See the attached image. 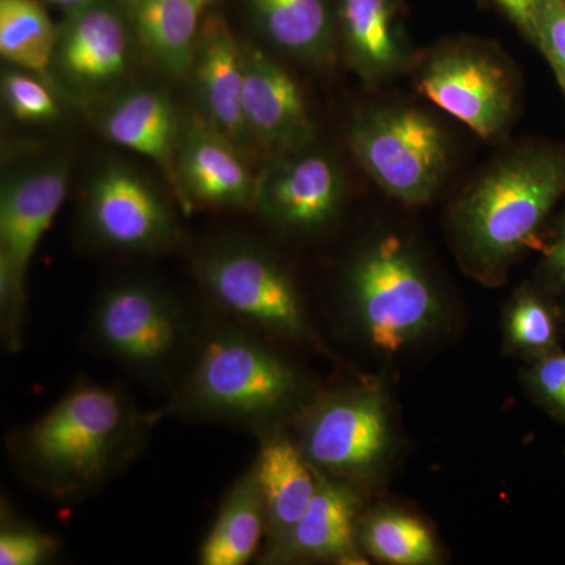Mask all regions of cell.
I'll return each mask as SVG.
<instances>
[{
    "label": "cell",
    "instance_id": "1",
    "mask_svg": "<svg viewBox=\"0 0 565 565\" xmlns=\"http://www.w3.org/2000/svg\"><path fill=\"white\" fill-rule=\"evenodd\" d=\"M565 193V154L531 148L508 156L457 200L452 228L465 264L498 281L537 239Z\"/></svg>",
    "mask_w": 565,
    "mask_h": 565
},
{
    "label": "cell",
    "instance_id": "2",
    "mask_svg": "<svg viewBox=\"0 0 565 565\" xmlns=\"http://www.w3.org/2000/svg\"><path fill=\"white\" fill-rule=\"evenodd\" d=\"M143 437V422L117 390L77 385L25 433L21 459L33 481L57 497L95 489Z\"/></svg>",
    "mask_w": 565,
    "mask_h": 565
},
{
    "label": "cell",
    "instance_id": "3",
    "mask_svg": "<svg viewBox=\"0 0 565 565\" xmlns=\"http://www.w3.org/2000/svg\"><path fill=\"white\" fill-rule=\"evenodd\" d=\"M299 374L256 338L221 329L204 341L177 408L193 418L263 426L299 401Z\"/></svg>",
    "mask_w": 565,
    "mask_h": 565
},
{
    "label": "cell",
    "instance_id": "4",
    "mask_svg": "<svg viewBox=\"0 0 565 565\" xmlns=\"http://www.w3.org/2000/svg\"><path fill=\"white\" fill-rule=\"evenodd\" d=\"M353 316L366 340L397 353L433 330L440 297L411 247L385 236L360 253L348 281Z\"/></svg>",
    "mask_w": 565,
    "mask_h": 565
},
{
    "label": "cell",
    "instance_id": "5",
    "mask_svg": "<svg viewBox=\"0 0 565 565\" xmlns=\"http://www.w3.org/2000/svg\"><path fill=\"white\" fill-rule=\"evenodd\" d=\"M349 147L382 191L407 204L429 202L448 169L444 129L412 107H381L359 115L349 129Z\"/></svg>",
    "mask_w": 565,
    "mask_h": 565
},
{
    "label": "cell",
    "instance_id": "6",
    "mask_svg": "<svg viewBox=\"0 0 565 565\" xmlns=\"http://www.w3.org/2000/svg\"><path fill=\"white\" fill-rule=\"evenodd\" d=\"M199 275L211 299L241 321L278 337L313 340L291 275L262 248L223 244L204 255Z\"/></svg>",
    "mask_w": 565,
    "mask_h": 565
},
{
    "label": "cell",
    "instance_id": "7",
    "mask_svg": "<svg viewBox=\"0 0 565 565\" xmlns=\"http://www.w3.org/2000/svg\"><path fill=\"white\" fill-rule=\"evenodd\" d=\"M70 167L41 163L3 184L0 196V307L7 332L21 330L25 274L44 234L61 211Z\"/></svg>",
    "mask_w": 565,
    "mask_h": 565
},
{
    "label": "cell",
    "instance_id": "8",
    "mask_svg": "<svg viewBox=\"0 0 565 565\" xmlns=\"http://www.w3.org/2000/svg\"><path fill=\"white\" fill-rule=\"evenodd\" d=\"M92 323L103 351L136 370H161L188 344V323L180 308L151 282L111 286L96 305Z\"/></svg>",
    "mask_w": 565,
    "mask_h": 565
},
{
    "label": "cell",
    "instance_id": "9",
    "mask_svg": "<svg viewBox=\"0 0 565 565\" xmlns=\"http://www.w3.org/2000/svg\"><path fill=\"white\" fill-rule=\"evenodd\" d=\"M424 98L486 140L497 139L514 115V81L497 55L470 44L435 52L418 77Z\"/></svg>",
    "mask_w": 565,
    "mask_h": 565
},
{
    "label": "cell",
    "instance_id": "10",
    "mask_svg": "<svg viewBox=\"0 0 565 565\" xmlns=\"http://www.w3.org/2000/svg\"><path fill=\"white\" fill-rule=\"evenodd\" d=\"M388 446V411L374 390H353L322 401L305 418L300 435V449L316 470L343 478L374 471Z\"/></svg>",
    "mask_w": 565,
    "mask_h": 565
},
{
    "label": "cell",
    "instance_id": "11",
    "mask_svg": "<svg viewBox=\"0 0 565 565\" xmlns=\"http://www.w3.org/2000/svg\"><path fill=\"white\" fill-rule=\"evenodd\" d=\"M85 223L96 243L111 250L156 253L172 247L177 218L151 182L122 166L93 178L85 196Z\"/></svg>",
    "mask_w": 565,
    "mask_h": 565
},
{
    "label": "cell",
    "instance_id": "12",
    "mask_svg": "<svg viewBox=\"0 0 565 565\" xmlns=\"http://www.w3.org/2000/svg\"><path fill=\"white\" fill-rule=\"evenodd\" d=\"M343 192L337 162L305 148L274 158L256 174L255 207L285 228L315 230L332 221Z\"/></svg>",
    "mask_w": 565,
    "mask_h": 565
},
{
    "label": "cell",
    "instance_id": "13",
    "mask_svg": "<svg viewBox=\"0 0 565 565\" xmlns=\"http://www.w3.org/2000/svg\"><path fill=\"white\" fill-rule=\"evenodd\" d=\"M244 117L256 151L270 158L305 150L313 118L291 74L250 43H243Z\"/></svg>",
    "mask_w": 565,
    "mask_h": 565
},
{
    "label": "cell",
    "instance_id": "14",
    "mask_svg": "<svg viewBox=\"0 0 565 565\" xmlns=\"http://www.w3.org/2000/svg\"><path fill=\"white\" fill-rule=\"evenodd\" d=\"M245 152L195 114L182 126L177 174L188 210L195 204L252 210L256 177Z\"/></svg>",
    "mask_w": 565,
    "mask_h": 565
},
{
    "label": "cell",
    "instance_id": "15",
    "mask_svg": "<svg viewBox=\"0 0 565 565\" xmlns=\"http://www.w3.org/2000/svg\"><path fill=\"white\" fill-rule=\"evenodd\" d=\"M191 76L199 114L245 154L256 151L244 117L243 41L222 14L203 18Z\"/></svg>",
    "mask_w": 565,
    "mask_h": 565
},
{
    "label": "cell",
    "instance_id": "16",
    "mask_svg": "<svg viewBox=\"0 0 565 565\" xmlns=\"http://www.w3.org/2000/svg\"><path fill=\"white\" fill-rule=\"evenodd\" d=\"M126 22L114 7L90 0L76 7L58 32L52 66L82 90H99L128 71Z\"/></svg>",
    "mask_w": 565,
    "mask_h": 565
},
{
    "label": "cell",
    "instance_id": "17",
    "mask_svg": "<svg viewBox=\"0 0 565 565\" xmlns=\"http://www.w3.org/2000/svg\"><path fill=\"white\" fill-rule=\"evenodd\" d=\"M107 140L145 156L159 167L182 210L189 212L177 174L182 125L166 93L140 88L120 96L102 118Z\"/></svg>",
    "mask_w": 565,
    "mask_h": 565
},
{
    "label": "cell",
    "instance_id": "18",
    "mask_svg": "<svg viewBox=\"0 0 565 565\" xmlns=\"http://www.w3.org/2000/svg\"><path fill=\"white\" fill-rule=\"evenodd\" d=\"M359 500L351 487L319 473L318 490L302 519L281 539L269 544L267 563L334 559L352 563Z\"/></svg>",
    "mask_w": 565,
    "mask_h": 565
},
{
    "label": "cell",
    "instance_id": "19",
    "mask_svg": "<svg viewBox=\"0 0 565 565\" xmlns=\"http://www.w3.org/2000/svg\"><path fill=\"white\" fill-rule=\"evenodd\" d=\"M255 468L266 508V533L273 544L307 512L318 490L319 471L285 435L264 441Z\"/></svg>",
    "mask_w": 565,
    "mask_h": 565
},
{
    "label": "cell",
    "instance_id": "20",
    "mask_svg": "<svg viewBox=\"0 0 565 565\" xmlns=\"http://www.w3.org/2000/svg\"><path fill=\"white\" fill-rule=\"evenodd\" d=\"M210 0H129L141 46L169 76H191L203 11Z\"/></svg>",
    "mask_w": 565,
    "mask_h": 565
},
{
    "label": "cell",
    "instance_id": "21",
    "mask_svg": "<svg viewBox=\"0 0 565 565\" xmlns=\"http://www.w3.org/2000/svg\"><path fill=\"white\" fill-rule=\"evenodd\" d=\"M248 7L264 39L289 57L323 63L332 54L329 0H248Z\"/></svg>",
    "mask_w": 565,
    "mask_h": 565
},
{
    "label": "cell",
    "instance_id": "22",
    "mask_svg": "<svg viewBox=\"0 0 565 565\" xmlns=\"http://www.w3.org/2000/svg\"><path fill=\"white\" fill-rule=\"evenodd\" d=\"M345 51L366 79H381L399 68L403 47L397 36L393 0H340Z\"/></svg>",
    "mask_w": 565,
    "mask_h": 565
},
{
    "label": "cell",
    "instance_id": "23",
    "mask_svg": "<svg viewBox=\"0 0 565 565\" xmlns=\"http://www.w3.org/2000/svg\"><path fill=\"white\" fill-rule=\"evenodd\" d=\"M266 508L255 465L234 484L200 550L204 565H244L266 531Z\"/></svg>",
    "mask_w": 565,
    "mask_h": 565
},
{
    "label": "cell",
    "instance_id": "24",
    "mask_svg": "<svg viewBox=\"0 0 565 565\" xmlns=\"http://www.w3.org/2000/svg\"><path fill=\"white\" fill-rule=\"evenodd\" d=\"M58 32L39 0H0V54L14 68L47 76Z\"/></svg>",
    "mask_w": 565,
    "mask_h": 565
},
{
    "label": "cell",
    "instance_id": "25",
    "mask_svg": "<svg viewBox=\"0 0 565 565\" xmlns=\"http://www.w3.org/2000/svg\"><path fill=\"white\" fill-rule=\"evenodd\" d=\"M563 319L564 311L548 294L526 286L515 294L505 310V348L530 363L545 359L563 349Z\"/></svg>",
    "mask_w": 565,
    "mask_h": 565
},
{
    "label": "cell",
    "instance_id": "26",
    "mask_svg": "<svg viewBox=\"0 0 565 565\" xmlns=\"http://www.w3.org/2000/svg\"><path fill=\"white\" fill-rule=\"evenodd\" d=\"M360 537L364 550L381 563L429 565L440 559L433 531L407 512H374L364 520Z\"/></svg>",
    "mask_w": 565,
    "mask_h": 565
},
{
    "label": "cell",
    "instance_id": "27",
    "mask_svg": "<svg viewBox=\"0 0 565 565\" xmlns=\"http://www.w3.org/2000/svg\"><path fill=\"white\" fill-rule=\"evenodd\" d=\"M40 76L20 68H10L2 74V96L14 118L29 122L57 120L58 104Z\"/></svg>",
    "mask_w": 565,
    "mask_h": 565
},
{
    "label": "cell",
    "instance_id": "28",
    "mask_svg": "<svg viewBox=\"0 0 565 565\" xmlns=\"http://www.w3.org/2000/svg\"><path fill=\"white\" fill-rule=\"evenodd\" d=\"M525 384L535 403L556 419L565 424V351L561 349L545 359L530 363Z\"/></svg>",
    "mask_w": 565,
    "mask_h": 565
},
{
    "label": "cell",
    "instance_id": "29",
    "mask_svg": "<svg viewBox=\"0 0 565 565\" xmlns=\"http://www.w3.org/2000/svg\"><path fill=\"white\" fill-rule=\"evenodd\" d=\"M57 550V542L29 526L7 525L0 531V564H43Z\"/></svg>",
    "mask_w": 565,
    "mask_h": 565
},
{
    "label": "cell",
    "instance_id": "30",
    "mask_svg": "<svg viewBox=\"0 0 565 565\" xmlns=\"http://www.w3.org/2000/svg\"><path fill=\"white\" fill-rule=\"evenodd\" d=\"M534 41L552 63L565 92V0H544L539 11Z\"/></svg>",
    "mask_w": 565,
    "mask_h": 565
},
{
    "label": "cell",
    "instance_id": "31",
    "mask_svg": "<svg viewBox=\"0 0 565 565\" xmlns=\"http://www.w3.org/2000/svg\"><path fill=\"white\" fill-rule=\"evenodd\" d=\"M542 277L544 291L559 305L565 315V217L557 228L555 239L546 247Z\"/></svg>",
    "mask_w": 565,
    "mask_h": 565
},
{
    "label": "cell",
    "instance_id": "32",
    "mask_svg": "<svg viewBox=\"0 0 565 565\" xmlns=\"http://www.w3.org/2000/svg\"><path fill=\"white\" fill-rule=\"evenodd\" d=\"M512 22L530 39H535L539 11L544 0H494Z\"/></svg>",
    "mask_w": 565,
    "mask_h": 565
},
{
    "label": "cell",
    "instance_id": "33",
    "mask_svg": "<svg viewBox=\"0 0 565 565\" xmlns=\"http://www.w3.org/2000/svg\"><path fill=\"white\" fill-rule=\"evenodd\" d=\"M47 2L57 3V6L70 7V9H76V7L84 6V3L90 2V0H47Z\"/></svg>",
    "mask_w": 565,
    "mask_h": 565
}]
</instances>
